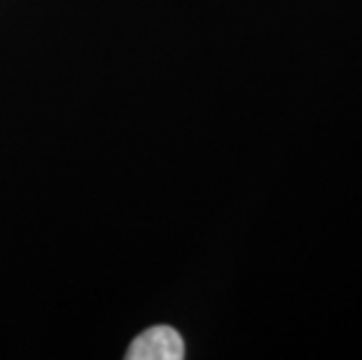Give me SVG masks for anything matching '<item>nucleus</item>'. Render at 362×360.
Listing matches in <instances>:
<instances>
[{
	"mask_svg": "<svg viewBox=\"0 0 362 360\" xmlns=\"http://www.w3.org/2000/svg\"><path fill=\"white\" fill-rule=\"evenodd\" d=\"M185 358L182 337L168 325H155L131 342L127 360H180Z\"/></svg>",
	"mask_w": 362,
	"mask_h": 360,
	"instance_id": "1",
	"label": "nucleus"
}]
</instances>
